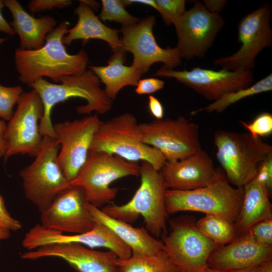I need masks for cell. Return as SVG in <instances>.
I'll list each match as a JSON object with an SVG mask.
<instances>
[{
  "mask_svg": "<svg viewBox=\"0 0 272 272\" xmlns=\"http://www.w3.org/2000/svg\"><path fill=\"white\" fill-rule=\"evenodd\" d=\"M69 23L61 22L46 36L45 42L36 50L15 51L14 62L19 80L29 87L38 79L44 77L59 82L66 76L82 73L88 63V54L81 49L75 54L67 53L62 42L67 34Z\"/></svg>",
  "mask_w": 272,
  "mask_h": 272,
  "instance_id": "cell-1",
  "label": "cell"
},
{
  "mask_svg": "<svg viewBox=\"0 0 272 272\" xmlns=\"http://www.w3.org/2000/svg\"><path fill=\"white\" fill-rule=\"evenodd\" d=\"M100 81L90 69L81 74L62 77L60 84H53L43 78L36 80L31 87L40 96L43 105V114L39 123V131L42 137L55 138L51 118L52 109L56 104L73 97L85 99L87 103L76 108L81 114L93 111L99 114L109 112L111 101L104 90L100 87Z\"/></svg>",
  "mask_w": 272,
  "mask_h": 272,
  "instance_id": "cell-2",
  "label": "cell"
},
{
  "mask_svg": "<svg viewBox=\"0 0 272 272\" xmlns=\"http://www.w3.org/2000/svg\"><path fill=\"white\" fill-rule=\"evenodd\" d=\"M141 184L126 203L105 206L101 211L111 218L131 224L141 216L148 232L157 237L166 230L168 214L164 202L168 189L160 171L149 162L142 161Z\"/></svg>",
  "mask_w": 272,
  "mask_h": 272,
  "instance_id": "cell-3",
  "label": "cell"
},
{
  "mask_svg": "<svg viewBox=\"0 0 272 272\" xmlns=\"http://www.w3.org/2000/svg\"><path fill=\"white\" fill-rule=\"evenodd\" d=\"M243 187H234L221 168H216L214 180L209 185L191 190L167 189L164 202L168 214L179 212H198L223 217L234 223L240 212Z\"/></svg>",
  "mask_w": 272,
  "mask_h": 272,
  "instance_id": "cell-4",
  "label": "cell"
},
{
  "mask_svg": "<svg viewBox=\"0 0 272 272\" xmlns=\"http://www.w3.org/2000/svg\"><path fill=\"white\" fill-rule=\"evenodd\" d=\"M216 156L229 182L243 187L256 176L272 146L249 133L218 130L214 135Z\"/></svg>",
  "mask_w": 272,
  "mask_h": 272,
  "instance_id": "cell-5",
  "label": "cell"
},
{
  "mask_svg": "<svg viewBox=\"0 0 272 272\" xmlns=\"http://www.w3.org/2000/svg\"><path fill=\"white\" fill-rule=\"evenodd\" d=\"M139 124L136 117L128 112L102 121L90 152L116 155L130 162L146 161L160 171L166 160L158 149L143 142Z\"/></svg>",
  "mask_w": 272,
  "mask_h": 272,
  "instance_id": "cell-6",
  "label": "cell"
},
{
  "mask_svg": "<svg viewBox=\"0 0 272 272\" xmlns=\"http://www.w3.org/2000/svg\"><path fill=\"white\" fill-rule=\"evenodd\" d=\"M138 162L128 161L104 152H89L87 160L69 186H78L84 191L87 201L99 208L113 200L118 192L111 187L113 181L128 176L140 175Z\"/></svg>",
  "mask_w": 272,
  "mask_h": 272,
  "instance_id": "cell-7",
  "label": "cell"
},
{
  "mask_svg": "<svg viewBox=\"0 0 272 272\" xmlns=\"http://www.w3.org/2000/svg\"><path fill=\"white\" fill-rule=\"evenodd\" d=\"M60 147L55 138L43 137L35 160L19 173L25 197L40 213L70 186L57 160Z\"/></svg>",
  "mask_w": 272,
  "mask_h": 272,
  "instance_id": "cell-8",
  "label": "cell"
},
{
  "mask_svg": "<svg viewBox=\"0 0 272 272\" xmlns=\"http://www.w3.org/2000/svg\"><path fill=\"white\" fill-rule=\"evenodd\" d=\"M169 225V233L160 236L165 250L180 272H199L218 245L200 231L194 217L181 216Z\"/></svg>",
  "mask_w": 272,
  "mask_h": 272,
  "instance_id": "cell-9",
  "label": "cell"
},
{
  "mask_svg": "<svg viewBox=\"0 0 272 272\" xmlns=\"http://www.w3.org/2000/svg\"><path fill=\"white\" fill-rule=\"evenodd\" d=\"M139 125L143 142L158 149L166 161L181 160L202 149L198 125L184 116Z\"/></svg>",
  "mask_w": 272,
  "mask_h": 272,
  "instance_id": "cell-10",
  "label": "cell"
},
{
  "mask_svg": "<svg viewBox=\"0 0 272 272\" xmlns=\"http://www.w3.org/2000/svg\"><path fill=\"white\" fill-rule=\"evenodd\" d=\"M271 9L264 5L243 17L238 25L240 48L233 54L217 58L213 63L231 71H251L258 54L272 45Z\"/></svg>",
  "mask_w": 272,
  "mask_h": 272,
  "instance_id": "cell-11",
  "label": "cell"
},
{
  "mask_svg": "<svg viewBox=\"0 0 272 272\" xmlns=\"http://www.w3.org/2000/svg\"><path fill=\"white\" fill-rule=\"evenodd\" d=\"M225 24L221 16L210 13L202 2L194 1L193 6L173 23L177 37L175 47L181 58L204 57Z\"/></svg>",
  "mask_w": 272,
  "mask_h": 272,
  "instance_id": "cell-12",
  "label": "cell"
},
{
  "mask_svg": "<svg viewBox=\"0 0 272 272\" xmlns=\"http://www.w3.org/2000/svg\"><path fill=\"white\" fill-rule=\"evenodd\" d=\"M17 104L5 131V160L19 154L35 157L43 141L38 122L43 116V105L38 93L34 89L23 92Z\"/></svg>",
  "mask_w": 272,
  "mask_h": 272,
  "instance_id": "cell-13",
  "label": "cell"
},
{
  "mask_svg": "<svg viewBox=\"0 0 272 272\" xmlns=\"http://www.w3.org/2000/svg\"><path fill=\"white\" fill-rule=\"evenodd\" d=\"M156 18L150 15L140 19L136 24L122 26L120 48L133 55L131 66L143 75L151 66L157 62H162L165 69H174L181 63L182 58L175 47L163 48L157 43L153 28L156 24Z\"/></svg>",
  "mask_w": 272,
  "mask_h": 272,
  "instance_id": "cell-14",
  "label": "cell"
},
{
  "mask_svg": "<svg viewBox=\"0 0 272 272\" xmlns=\"http://www.w3.org/2000/svg\"><path fill=\"white\" fill-rule=\"evenodd\" d=\"M101 121L94 114L53 125L55 139L60 145L58 162L69 182L76 177L86 162Z\"/></svg>",
  "mask_w": 272,
  "mask_h": 272,
  "instance_id": "cell-15",
  "label": "cell"
},
{
  "mask_svg": "<svg viewBox=\"0 0 272 272\" xmlns=\"http://www.w3.org/2000/svg\"><path fill=\"white\" fill-rule=\"evenodd\" d=\"M154 76L172 78L191 88L208 100L216 101L225 95L248 87L254 79L252 71H218L194 67L176 71L161 67Z\"/></svg>",
  "mask_w": 272,
  "mask_h": 272,
  "instance_id": "cell-16",
  "label": "cell"
},
{
  "mask_svg": "<svg viewBox=\"0 0 272 272\" xmlns=\"http://www.w3.org/2000/svg\"><path fill=\"white\" fill-rule=\"evenodd\" d=\"M87 202L82 187L70 186L41 213V225L48 230L66 234L89 232L93 228L95 222L87 208Z\"/></svg>",
  "mask_w": 272,
  "mask_h": 272,
  "instance_id": "cell-17",
  "label": "cell"
},
{
  "mask_svg": "<svg viewBox=\"0 0 272 272\" xmlns=\"http://www.w3.org/2000/svg\"><path fill=\"white\" fill-rule=\"evenodd\" d=\"M63 243H78L90 248H106L113 251L120 259L129 258L132 254L131 249L128 246L108 227L97 222H95L91 231L77 234H63L37 224L26 233L22 246L30 251L47 245Z\"/></svg>",
  "mask_w": 272,
  "mask_h": 272,
  "instance_id": "cell-18",
  "label": "cell"
},
{
  "mask_svg": "<svg viewBox=\"0 0 272 272\" xmlns=\"http://www.w3.org/2000/svg\"><path fill=\"white\" fill-rule=\"evenodd\" d=\"M50 257L63 259L79 272H120L117 264L118 258L113 251L93 250L78 243L47 245L21 256L25 260Z\"/></svg>",
  "mask_w": 272,
  "mask_h": 272,
  "instance_id": "cell-19",
  "label": "cell"
},
{
  "mask_svg": "<svg viewBox=\"0 0 272 272\" xmlns=\"http://www.w3.org/2000/svg\"><path fill=\"white\" fill-rule=\"evenodd\" d=\"M216 171L212 158L201 149L181 160L166 161L159 171L168 189L191 190L211 184Z\"/></svg>",
  "mask_w": 272,
  "mask_h": 272,
  "instance_id": "cell-20",
  "label": "cell"
},
{
  "mask_svg": "<svg viewBox=\"0 0 272 272\" xmlns=\"http://www.w3.org/2000/svg\"><path fill=\"white\" fill-rule=\"evenodd\" d=\"M272 258V246L257 242L248 232L229 243L218 246L210 255L207 266L223 272L258 265Z\"/></svg>",
  "mask_w": 272,
  "mask_h": 272,
  "instance_id": "cell-21",
  "label": "cell"
},
{
  "mask_svg": "<svg viewBox=\"0 0 272 272\" xmlns=\"http://www.w3.org/2000/svg\"><path fill=\"white\" fill-rule=\"evenodd\" d=\"M4 2L13 16L10 25L20 38V48L36 50L41 48L47 34L56 27V20L50 16L34 17L16 0H4Z\"/></svg>",
  "mask_w": 272,
  "mask_h": 272,
  "instance_id": "cell-22",
  "label": "cell"
},
{
  "mask_svg": "<svg viewBox=\"0 0 272 272\" xmlns=\"http://www.w3.org/2000/svg\"><path fill=\"white\" fill-rule=\"evenodd\" d=\"M86 207L94 221L108 227L130 248L132 253L154 256L165 250L162 242L153 237L146 228H135L129 223L111 218L88 202Z\"/></svg>",
  "mask_w": 272,
  "mask_h": 272,
  "instance_id": "cell-23",
  "label": "cell"
},
{
  "mask_svg": "<svg viewBox=\"0 0 272 272\" xmlns=\"http://www.w3.org/2000/svg\"><path fill=\"white\" fill-rule=\"evenodd\" d=\"M79 2V5L74 11L78 17V22L62 38L63 44L69 45L73 41L78 39L84 42L90 39H100L106 42L112 51L120 48V31L104 25L88 5Z\"/></svg>",
  "mask_w": 272,
  "mask_h": 272,
  "instance_id": "cell-24",
  "label": "cell"
},
{
  "mask_svg": "<svg viewBox=\"0 0 272 272\" xmlns=\"http://www.w3.org/2000/svg\"><path fill=\"white\" fill-rule=\"evenodd\" d=\"M270 218L272 210L270 197L265 186L253 179L244 186L242 206L234 222L236 237L247 232L255 224Z\"/></svg>",
  "mask_w": 272,
  "mask_h": 272,
  "instance_id": "cell-25",
  "label": "cell"
},
{
  "mask_svg": "<svg viewBox=\"0 0 272 272\" xmlns=\"http://www.w3.org/2000/svg\"><path fill=\"white\" fill-rule=\"evenodd\" d=\"M126 52L121 48L113 50V54L105 66H90L92 70L105 85L104 91L113 101L120 90L127 86H137L143 74L131 65L124 63Z\"/></svg>",
  "mask_w": 272,
  "mask_h": 272,
  "instance_id": "cell-26",
  "label": "cell"
},
{
  "mask_svg": "<svg viewBox=\"0 0 272 272\" xmlns=\"http://www.w3.org/2000/svg\"><path fill=\"white\" fill-rule=\"evenodd\" d=\"M117 264L120 272H180L165 250L154 256L132 253L126 259L118 258Z\"/></svg>",
  "mask_w": 272,
  "mask_h": 272,
  "instance_id": "cell-27",
  "label": "cell"
},
{
  "mask_svg": "<svg viewBox=\"0 0 272 272\" xmlns=\"http://www.w3.org/2000/svg\"><path fill=\"white\" fill-rule=\"evenodd\" d=\"M200 231L218 246L226 245L236 237L234 223L215 215H206L196 221Z\"/></svg>",
  "mask_w": 272,
  "mask_h": 272,
  "instance_id": "cell-28",
  "label": "cell"
},
{
  "mask_svg": "<svg viewBox=\"0 0 272 272\" xmlns=\"http://www.w3.org/2000/svg\"><path fill=\"white\" fill-rule=\"evenodd\" d=\"M272 90V74L266 77L251 86L228 93L209 105L195 111L194 113L206 110L211 113L214 111L222 112L229 106L249 96Z\"/></svg>",
  "mask_w": 272,
  "mask_h": 272,
  "instance_id": "cell-29",
  "label": "cell"
},
{
  "mask_svg": "<svg viewBox=\"0 0 272 272\" xmlns=\"http://www.w3.org/2000/svg\"><path fill=\"white\" fill-rule=\"evenodd\" d=\"M101 4V11L98 17L103 21H112L122 26L136 24L140 20L126 10L121 1L102 0Z\"/></svg>",
  "mask_w": 272,
  "mask_h": 272,
  "instance_id": "cell-30",
  "label": "cell"
},
{
  "mask_svg": "<svg viewBox=\"0 0 272 272\" xmlns=\"http://www.w3.org/2000/svg\"><path fill=\"white\" fill-rule=\"evenodd\" d=\"M21 86H5L0 84V117L10 120L13 114V107L23 92Z\"/></svg>",
  "mask_w": 272,
  "mask_h": 272,
  "instance_id": "cell-31",
  "label": "cell"
},
{
  "mask_svg": "<svg viewBox=\"0 0 272 272\" xmlns=\"http://www.w3.org/2000/svg\"><path fill=\"white\" fill-rule=\"evenodd\" d=\"M156 10L160 14L167 26L173 24L174 21L186 11L185 0H156Z\"/></svg>",
  "mask_w": 272,
  "mask_h": 272,
  "instance_id": "cell-32",
  "label": "cell"
},
{
  "mask_svg": "<svg viewBox=\"0 0 272 272\" xmlns=\"http://www.w3.org/2000/svg\"><path fill=\"white\" fill-rule=\"evenodd\" d=\"M240 122L254 137L261 138L270 135L272 132V115L268 112L260 113L251 122L241 120Z\"/></svg>",
  "mask_w": 272,
  "mask_h": 272,
  "instance_id": "cell-33",
  "label": "cell"
},
{
  "mask_svg": "<svg viewBox=\"0 0 272 272\" xmlns=\"http://www.w3.org/2000/svg\"><path fill=\"white\" fill-rule=\"evenodd\" d=\"M247 232L259 243L272 246V218L255 224Z\"/></svg>",
  "mask_w": 272,
  "mask_h": 272,
  "instance_id": "cell-34",
  "label": "cell"
},
{
  "mask_svg": "<svg viewBox=\"0 0 272 272\" xmlns=\"http://www.w3.org/2000/svg\"><path fill=\"white\" fill-rule=\"evenodd\" d=\"M255 179L265 187L270 197L272 195V152L260 164Z\"/></svg>",
  "mask_w": 272,
  "mask_h": 272,
  "instance_id": "cell-35",
  "label": "cell"
},
{
  "mask_svg": "<svg viewBox=\"0 0 272 272\" xmlns=\"http://www.w3.org/2000/svg\"><path fill=\"white\" fill-rule=\"evenodd\" d=\"M72 4L70 0H32L28 5L29 11L39 13L53 9H62Z\"/></svg>",
  "mask_w": 272,
  "mask_h": 272,
  "instance_id": "cell-36",
  "label": "cell"
},
{
  "mask_svg": "<svg viewBox=\"0 0 272 272\" xmlns=\"http://www.w3.org/2000/svg\"><path fill=\"white\" fill-rule=\"evenodd\" d=\"M165 82L162 80L149 78L140 80L135 92L137 94H150L154 93L164 87Z\"/></svg>",
  "mask_w": 272,
  "mask_h": 272,
  "instance_id": "cell-37",
  "label": "cell"
},
{
  "mask_svg": "<svg viewBox=\"0 0 272 272\" xmlns=\"http://www.w3.org/2000/svg\"><path fill=\"white\" fill-rule=\"evenodd\" d=\"M0 227L16 231L22 228L20 221L10 215L6 207L5 200L0 194Z\"/></svg>",
  "mask_w": 272,
  "mask_h": 272,
  "instance_id": "cell-38",
  "label": "cell"
},
{
  "mask_svg": "<svg viewBox=\"0 0 272 272\" xmlns=\"http://www.w3.org/2000/svg\"><path fill=\"white\" fill-rule=\"evenodd\" d=\"M149 108L152 115L156 119L163 118V106L161 102L153 95L149 96Z\"/></svg>",
  "mask_w": 272,
  "mask_h": 272,
  "instance_id": "cell-39",
  "label": "cell"
},
{
  "mask_svg": "<svg viewBox=\"0 0 272 272\" xmlns=\"http://www.w3.org/2000/svg\"><path fill=\"white\" fill-rule=\"evenodd\" d=\"M227 2L226 0H203L202 4L210 13L219 15L225 8Z\"/></svg>",
  "mask_w": 272,
  "mask_h": 272,
  "instance_id": "cell-40",
  "label": "cell"
},
{
  "mask_svg": "<svg viewBox=\"0 0 272 272\" xmlns=\"http://www.w3.org/2000/svg\"><path fill=\"white\" fill-rule=\"evenodd\" d=\"M5 6L4 1L0 0V31L6 33L10 37H13L16 33L10 24L3 17L2 13V10Z\"/></svg>",
  "mask_w": 272,
  "mask_h": 272,
  "instance_id": "cell-41",
  "label": "cell"
},
{
  "mask_svg": "<svg viewBox=\"0 0 272 272\" xmlns=\"http://www.w3.org/2000/svg\"><path fill=\"white\" fill-rule=\"evenodd\" d=\"M7 125L4 120H0V158L5 156L7 150V144L5 138Z\"/></svg>",
  "mask_w": 272,
  "mask_h": 272,
  "instance_id": "cell-42",
  "label": "cell"
},
{
  "mask_svg": "<svg viewBox=\"0 0 272 272\" xmlns=\"http://www.w3.org/2000/svg\"><path fill=\"white\" fill-rule=\"evenodd\" d=\"M121 2L124 7L132 4H141L151 6L156 10L157 8L155 1L154 0H122Z\"/></svg>",
  "mask_w": 272,
  "mask_h": 272,
  "instance_id": "cell-43",
  "label": "cell"
},
{
  "mask_svg": "<svg viewBox=\"0 0 272 272\" xmlns=\"http://www.w3.org/2000/svg\"><path fill=\"white\" fill-rule=\"evenodd\" d=\"M230 272H262L260 264Z\"/></svg>",
  "mask_w": 272,
  "mask_h": 272,
  "instance_id": "cell-44",
  "label": "cell"
},
{
  "mask_svg": "<svg viewBox=\"0 0 272 272\" xmlns=\"http://www.w3.org/2000/svg\"><path fill=\"white\" fill-rule=\"evenodd\" d=\"M262 272H272V258L260 264Z\"/></svg>",
  "mask_w": 272,
  "mask_h": 272,
  "instance_id": "cell-45",
  "label": "cell"
},
{
  "mask_svg": "<svg viewBox=\"0 0 272 272\" xmlns=\"http://www.w3.org/2000/svg\"><path fill=\"white\" fill-rule=\"evenodd\" d=\"M81 1L88 5L93 11H97L99 8L100 5L96 1L82 0Z\"/></svg>",
  "mask_w": 272,
  "mask_h": 272,
  "instance_id": "cell-46",
  "label": "cell"
},
{
  "mask_svg": "<svg viewBox=\"0 0 272 272\" xmlns=\"http://www.w3.org/2000/svg\"><path fill=\"white\" fill-rule=\"evenodd\" d=\"M11 236V231L7 228L0 227V240L9 238Z\"/></svg>",
  "mask_w": 272,
  "mask_h": 272,
  "instance_id": "cell-47",
  "label": "cell"
},
{
  "mask_svg": "<svg viewBox=\"0 0 272 272\" xmlns=\"http://www.w3.org/2000/svg\"><path fill=\"white\" fill-rule=\"evenodd\" d=\"M199 272H223V271L206 266L203 268H202Z\"/></svg>",
  "mask_w": 272,
  "mask_h": 272,
  "instance_id": "cell-48",
  "label": "cell"
},
{
  "mask_svg": "<svg viewBox=\"0 0 272 272\" xmlns=\"http://www.w3.org/2000/svg\"><path fill=\"white\" fill-rule=\"evenodd\" d=\"M9 37H0V45L3 44L5 41L8 40ZM1 68V66H0Z\"/></svg>",
  "mask_w": 272,
  "mask_h": 272,
  "instance_id": "cell-49",
  "label": "cell"
}]
</instances>
